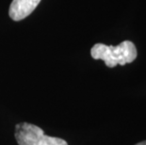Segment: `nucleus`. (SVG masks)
Listing matches in <instances>:
<instances>
[{"mask_svg": "<svg viewBox=\"0 0 146 145\" xmlns=\"http://www.w3.org/2000/svg\"><path fill=\"white\" fill-rule=\"evenodd\" d=\"M91 55L94 60H104L108 67L113 68L117 65H125L133 62L138 56L135 44L130 41H125L119 45H106L96 44L91 50Z\"/></svg>", "mask_w": 146, "mask_h": 145, "instance_id": "1", "label": "nucleus"}, {"mask_svg": "<svg viewBox=\"0 0 146 145\" xmlns=\"http://www.w3.org/2000/svg\"><path fill=\"white\" fill-rule=\"evenodd\" d=\"M41 0H12L9 14L12 20L21 21L32 13Z\"/></svg>", "mask_w": 146, "mask_h": 145, "instance_id": "3", "label": "nucleus"}, {"mask_svg": "<svg viewBox=\"0 0 146 145\" xmlns=\"http://www.w3.org/2000/svg\"><path fill=\"white\" fill-rule=\"evenodd\" d=\"M15 138L19 145H68L66 140L45 135L42 128L29 122L15 125Z\"/></svg>", "mask_w": 146, "mask_h": 145, "instance_id": "2", "label": "nucleus"}, {"mask_svg": "<svg viewBox=\"0 0 146 145\" xmlns=\"http://www.w3.org/2000/svg\"><path fill=\"white\" fill-rule=\"evenodd\" d=\"M135 145H146V140L145 141H141V142H139V143H137Z\"/></svg>", "mask_w": 146, "mask_h": 145, "instance_id": "4", "label": "nucleus"}]
</instances>
